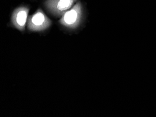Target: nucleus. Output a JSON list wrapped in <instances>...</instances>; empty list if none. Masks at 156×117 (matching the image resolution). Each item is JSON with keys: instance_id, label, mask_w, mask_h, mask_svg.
Wrapping results in <instances>:
<instances>
[{"instance_id": "f03ea898", "label": "nucleus", "mask_w": 156, "mask_h": 117, "mask_svg": "<svg viewBox=\"0 0 156 117\" xmlns=\"http://www.w3.org/2000/svg\"><path fill=\"white\" fill-rule=\"evenodd\" d=\"M52 24L41 9H38L32 15L28 17L27 27L31 32H42L48 29Z\"/></svg>"}, {"instance_id": "20e7f679", "label": "nucleus", "mask_w": 156, "mask_h": 117, "mask_svg": "<svg viewBox=\"0 0 156 117\" xmlns=\"http://www.w3.org/2000/svg\"><path fill=\"white\" fill-rule=\"evenodd\" d=\"M30 8L27 5H22L13 10L11 15V23L12 26L21 32L25 30L27 23Z\"/></svg>"}, {"instance_id": "f257e3e1", "label": "nucleus", "mask_w": 156, "mask_h": 117, "mask_svg": "<svg viewBox=\"0 0 156 117\" xmlns=\"http://www.w3.org/2000/svg\"><path fill=\"white\" fill-rule=\"evenodd\" d=\"M83 15L84 7L83 3L80 0L71 9L62 15L58 22L66 28L76 29L81 24Z\"/></svg>"}, {"instance_id": "7ed1b4c3", "label": "nucleus", "mask_w": 156, "mask_h": 117, "mask_svg": "<svg viewBox=\"0 0 156 117\" xmlns=\"http://www.w3.org/2000/svg\"><path fill=\"white\" fill-rule=\"evenodd\" d=\"M80 0H45L43 3L45 9L54 16L61 17L64 14Z\"/></svg>"}]
</instances>
